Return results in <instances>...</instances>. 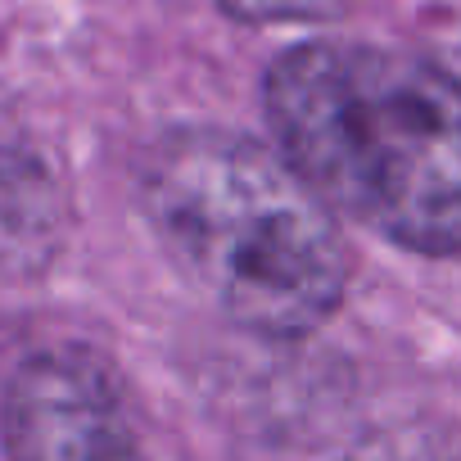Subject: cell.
Segmentation results:
<instances>
[{
  "mask_svg": "<svg viewBox=\"0 0 461 461\" xmlns=\"http://www.w3.org/2000/svg\"><path fill=\"white\" fill-rule=\"evenodd\" d=\"M267 118L294 172L375 236L461 254V82L348 41H308L267 73Z\"/></svg>",
  "mask_w": 461,
  "mask_h": 461,
  "instance_id": "1",
  "label": "cell"
},
{
  "mask_svg": "<svg viewBox=\"0 0 461 461\" xmlns=\"http://www.w3.org/2000/svg\"><path fill=\"white\" fill-rule=\"evenodd\" d=\"M140 203L167 258L258 335H308L344 299L348 245L330 203L258 140H158L140 167Z\"/></svg>",
  "mask_w": 461,
  "mask_h": 461,
  "instance_id": "2",
  "label": "cell"
},
{
  "mask_svg": "<svg viewBox=\"0 0 461 461\" xmlns=\"http://www.w3.org/2000/svg\"><path fill=\"white\" fill-rule=\"evenodd\" d=\"M10 461H149L109 371L77 348L14 366L0 407Z\"/></svg>",
  "mask_w": 461,
  "mask_h": 461,
  "instance_id": "3",
  "label": "cell"
},
{
  "mask_svg": "<svg viewBox=\"0 0 461 461\" xmlns=\"http://www.w3.org/2000/svg\"><path fill=\"white\" fill-rule=\"evenodd\" d=\"M64 226V199L50 167L28 149H0V276H37Z\"/></svg>",
  "mask_w": 461,
  "mask_h": 461,
  "instance_id": "4",
  "label": "cell"
},
{
  "mask_svg": "<svg viewBox=\"0 0 461 461\" xmlns=\"http://www.w3.org/2000/svg\"><path fill=\"white\" fill-rule=\"evenodd\" d=\"M217 5L245 23H321L344 10V0H217Z\"/></svg>",
  "mask_w": 461,
  "mask_h": 461,
  "instance_id": "5",
  "label": "cell"
},
{
  "mask_svg": "<svg viewBox=\"0 0 461 461\" xmlns=\"http://www.w3.org/2000/svg\"><path fill=\"white\" fill-rule=\"evenodd\" d=\"M353 461H461V456L429 429H389L371 438Z\"/></svg>",
  "mask_w": 461,
  "mask_h": 461,
  "instance_id": "6",
  "label": "cell"
}]
</instances>
